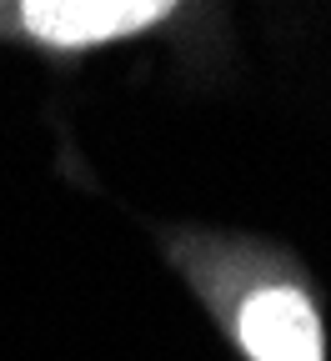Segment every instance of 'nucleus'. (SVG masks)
Segmentation results:
<instances>
[{"mask_svg": "<svg viewBox=\"0 0 331 361\" xmlns=\"http://www.w3.org/2000/svg\"><path fill=\"white\" fill-rule=\"evenodd\" d=\"M236 346L246 361H326V326L301 286L271 281L236 306Z\"/></svg>", "mask_w": 331, "mask_h": 361, "instance_id": "f257e3e1", "label": "nucleus"}, {"mask_svg": "<svg viewBox=\"0 0 331 361\" xmlns=\"http://www.w3.org/2000/svg\"><path fill=\"white\" fill-rule=\"evenodd\" d=\"M16 16L20 30L51 51H85V45H111L151 30L176 16V6L166 0H25Z\"/></svg>", "mask_w": 331, "mask_h": 361, "instance_id": "f03ea898", "label": "nucleus"}]
</instances>
